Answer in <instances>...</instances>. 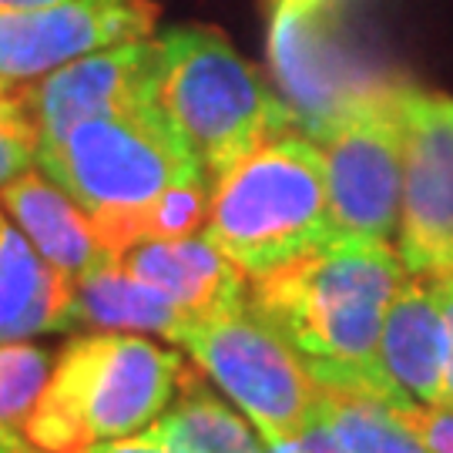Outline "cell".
<instances>
[{
	"mask_svg": "<svg viewBox=\"0 0 453 453\" xmlns=\"http://www.w3.org/2000/svg\"><path fill=\"white\" fill-rule=\"evenodd\" d=\"M118 265L188 309L195 319L249 303V275L228 262L209 235L142 239L118 252Z\"/></svg>",
	"mask_w": 453,
	"mask_h": 453,
	"instance_id": "12",
	"label": "cell"
},
{
	"mask_svg": "<svg viewBox=\"0 0 453 453\" xmlns=\"http://www.w3.org/2000/svg\"><path fill=\"white\" fill-rule=\"evenodd\" d=\"M376 363L406 406H440L447 387V326L430 275H406L393 296Z\"/></svg>",
	"mask_w": 453,
	"mask_h": 453,
	"instance_id": "11",
	"label": "cell"
},
{
	"mask_svg": "<svg viewBox=\"0 0 453 453\" xmlns=\"http://www.w3.org/2000/svg\"><path fill=\"white\" fill-rule=\"evenodd\" d=\"M437 289L440 309H443V326H447V387H443V406H453V273L430 275Z\"/></svg>",
	"mask_w": 453,
	"mask_h": 453,
	"instance_id": "22",
	"label": "cell"
},
{
	"mask_svg": "<svg viewBox=\"0 0 453 453\" xmlns=\"http://www.w3.org/2000/svg\"><path fill=\"white\" fill-rule=\"evenodd\" d=\"M155 20V0H65L34 11H0V78H44L84 54L142 41Z\"/></svg>",
	"mask_w": 453,
	"mask_h": 453,
	"instance_id": "9",
	"label": "cell"
},
{
	"mask_svg": "<svg viewBox=\"0 0 453 453\" xmlns=\"http://www.w3.org/2000/svg\"><path fill=\"white\" fill-rule=\"evenodd\" d=\"M37 165L81 205L114 256L142 239V219L165 188L205 172L165 125L155 101L81 121L58 145L41 148Z\"/></svg>",
	"mask_w": 453,
	"mask_h": 453,
	"instance_id": "5",
	"label": "cell"
},
{
	"mask_svg": "<svg viewBox=\"0 0 453 453\" xmlns=\"http://www.w3.org/2000/svg\"><path fill=\"white\" fill-rule=\"evenodd\" d=\"M65 0H0V11H34V7H50Z\"/></svg>",
	"mask_w": 453,
	"mask_h": 453,
	"instance_id": "24",
	"label": "cell"
},
{
	"mask_svg": "<svg viewBox=\"0 0 453 453\" xmlns=\"http://www.w3.org/2000/svg\"><path fill=\"white\" fill-rule=\"evenodd\" d=\"M406 262L389 242L333 239L249 279V309L273 326L323 389L366 393L406 410L376 363V346Z\"/></svg>",
	"mask_w": 453,
	"mask_h": 453,
	"instance_id": "1",
	"label": "cell"
},
{
	"mask_svg": "<svg viewBox=\"0 0 453 453\" xmlns=\"http://www.w3.org/2000/svg\"><path fill=\"white\" fill-rule=\"evenodd\" d=\"M91 453H179V450H168V447L151 443L145 437H131V440H114V443H101Z\"/></svg>",
	"mask_w": 453,
	"mask_h": 453,
	"instance_id": "23",
	"label": "cell"
},
{
	"mask_svg": "<svg viewBox=\"0 0 453 453\" xmlns=\"http://www.w3.org/2000/svg\"><path fill=\"white\" fill-rule=\"evenodd\" d=\"M17 453H54V450H44V447H34V443H20Z\"/></svg>",
	"mask_w": 453,
	"mask_h": 453,
	"instance_id": "27",
	"label": "cell"
},
{
	"mask_svg": "<svg viewBox=\"0 0 453 453\" xmlns=\"http://www.w3.org/2000/svg\"><path fill=\"white\" fill-rule=\"evenodd\" d=\"M74 279L50 265L0 211V342L65 329Z\"/></svg>",
	"mask_w": 453,
	"mask_h": 453,
	"instance_id": "15",
	"label": "cell"
},
{
	"mask_svg": "<svg viewBox=\"0 0 453 453\" xmlns=\"http://www.w3.org/2000/svg\"><path fill=\"white\" fill-rule=\"evenodd\" d=\"M151 101L211 181L289 128V108L215 27L158 37Z\"/></svg>",
	"mask_w": 453,
	"mask_h": 453,
	"instance_id": "3",
	"label": "cell"
},
{
	"mask_svg": "<svg viewBox=\"0 0 453 453\" xmlns=\"http://www.w3.org/2000/svg\"><path fill=\"white\" fill-rule=\"evenodd\" d=\"M17 447H20V440L14 437V430L0 426V453H17Z\"/></svg>",
	"mask_w": 453,
	"mask_h": 453,
	"instance_id": "25",
	"label": "cell"
},
{
	"mask_svg": "<svg viewBox=\"0 0 453 453\" xmlns=\"http://www.w3.org/2000/svg\"><path fill=\"white\" fill-rule=\"evenodd\" d=\"M333 239L389 242L400 228L406 158V84L353 97L316 131Z\"/></svg>",
	"mask_w": 453,
	"mask_h": 453,
	"instance_id": "7",
	"label": "cell"
},
{
	"mask_svg": "<svg viewBox=\"0 0 453 453\" xmlns=\"http://www.w3.org/2000/svg\"><path fill=\"white\" fill-rule=\"evenodd\" d=\"M37 162V131H34L27 111L20 108V97L0 104V188H7L24 172H31Z\"/></svg>",
	"mask_w": 453,
	"mask_h": 453,
	"instance_id": "20",
	"label": "cell"
},
{
	"mask_svg": "<svg viewBox=\"0 0 453 453\" xmlns=\"http://www.w3.org/2000/svg\"><path fill=\"white\" fill-rule=\"evenodd\" d=\"M323 417L349 453H434L393 403L349 389H323Z\"/></svg>",
	"mask_w": 453,
	"mask_h": 453,
	"instance_id": "17",
	"label": "cell"
},
{
	"mask_svg": "<svg viewBox=\"0 0 453 453\" xmlns=\"http://www.w3.org/2000/svg\"><path fill=\"white\" fill-rule=\"evenodd\" d=\"M195 316L148 282L128 275L118 262L95 273L78 275L71 286V306L65 329H97V333H151L179 342Z\"/></svg>",
	"mask_w": 453,
	"mask_h": 453,
	"instance_id": "14",
	"label": "cell"
},
{
	"mask_svg": "<svg viewBox=\"0 0 453 453\" xmlns=\"http://www.w3.org/2000/svg\"><path fill=\"white\" fill-rule=\"evenodd\" d=\"M158 41H128L84 54L34 81H14L20 108L37 131V151L58 145L67 131L101 114L151 104Z\"/></svg>",
	"mask_w": 453,
	"mask_h": 453,
	"instance_id": "10",
	"label": "cell"
},
{
	"mask_svg": "<svg viewBox=\"0 0 453 453\" xmlns=\"http://www.w3.org/2000/svg\"><path fill=\"white\" fill-rule=\"evenodd\" d=\"M205 235L249 279L333 242L323 151L282 131L211 181Z\"/></svg>",
	"mask_w": 453,
	"mask_h": 453,
	"instance_id": "4",
	"label": "cell"
},
{
	"mask_svg": "<svg viewBox=\"0 0 453 453\" xmlns=\"http://www.w3.org/2000/svg\"><path fill=\"white\" fill-rule=\"evenodd\" d=\"M58 357L48 346L17 340L0 342V426L24 430L34 406L41 403Z\"/></svg>",
	"mask_w": 453,
	"mask_h": 453,
	"instance_id": "18",
	"label": "cell"
},
{
	"mask_svg": "<svg viewBox=\"0 0 453 453\" xmlns=\"http://www.w3.org/2000/svg\"><path fill=\"white\" fill-rule=\"evenodd\" d=\"M185 359L138 333H84L58 353L24 434L54 453H91L142 437L175 403Z\"/></svg>",
	"mask_w": 453,
	"mask_h": 453,
	"instance_id": "2",
	"label": "cell"
},
{
	"mask_svg": "<svg viewBox=\"0 0 453 453\" xmlns=\"http://www.w3.org/2000/svg\"><path fill=\"white\" fill-rule=\"evenodd\" d=\"M0 205L34 249L71 279L118 262L111 249L97 239L81 205L37 172H24L7 188H0Z\"/></svg>",
	"mask_w": 453,
	"mask_h": 453,
	"instance_id": "13",
	"label": "cell"
},
{
	"mask_svg": "<svg viewBox=\"0 0 453 453\" xmlns=\"http://www.w3.org/2000/svg\"><path fill=\"white\" fill-rule=\"evenodd\" d=\"M198 370L226 393L265 443H286L306 430L323 406V387L306 359L249 303L192 319L179 336Z\"/></svg>",
	"mask_w": 453,
	"mask_h": 453,
	"instance_id": "6",
	"label": "cell"
},
{
	"mask_svg": "<svg viewBox=\"0 0 453 453\" xmlns=\"http://www.w3.org/2000/svg\"><path fill=\"white\" fill-rule=\"evenodd\" d=\"M211 179L205 172H192L179 179L172 188L158 195V202L142 219V239H185L198 235V228L209 222ZM138 239V242H142Z\"/></svg>",
	"mask_w": 453,
	"mask_h": 453,
	"instance_id": "19",
	"label": "cell"
},
{
	"mask_svg": "<svg viewBox=\"0 0 453 453\" xmlns=\"http://www.w3.org/2000/svg\"><path fill=\"white\" fill-rule=\"evenodd\" d=\"M145 440L179 453H262L265 440L256 437L252 423L219 400L195 370L185 372L181 396L148 426Z\"/></svg>",
	"mask_w": 453,
	"mask_h": 453,
	"instance_id": "16",
	"label": "cell"
},
{
	"mask_svg": "<svg viewBox=\"0 0 453 453\" xmlns=\"http://www.w3.org/2000/svg\"><path fill=\"white\" fill-rule=\"evenodd\" d=\"M410 426L434 453H453V406H406L400 410Z\"/></svg>",
	"mask_w": 453,
	"mask_h": 453,
	"instance_id": "21",
	"label": "cell"
},
{
	"mask_svg": "<svg viewBox=\"0 0 453 453\" xmlns=\"http://www.w3.org/2000/svg\"><path fill=\"white\" fill-rule=\"evenodd\" d=\"M396 252L413 275L453 273V97L406 88Z\"/></svg>",
	"mask_w": 453,
	"mask_h": 453,
	"instance_id": "8",
	"label": "cell"
},
{
	"mask_svg": "<svg viewBox=\"0 0 453 453\" xmlns=\"http://www.w3.org/2000/svg\"><path fill=\"white\" fill-rule=\"evenodd\" d=\"M11 97H14V81H4L0 78V104H7Z\"/></svg>",
	"mask_w": 453,
	"mask_h": 453,
	"instance_id": "26",
	"label": "cell"
}]
</instances>
